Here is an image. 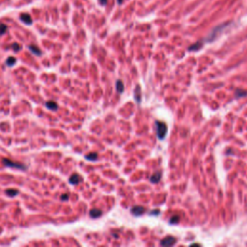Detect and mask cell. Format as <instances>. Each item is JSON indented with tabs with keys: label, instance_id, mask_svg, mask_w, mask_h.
<instances>
[{
	"label": "cell",
	"instance_id": "52a82bcc",
	"mask_svg": "<svg viewBox=\"0 0 247 247\" xmlns=\"http://www.w3.org/2000/svg\"><path fill=\"white\" fill-rule=\"evenodd\" d=\"M69 182L71 183L72 184H77L79 182H80V177H79L77 174H74V175L71 176V178H69Z\"/></svg>",
	"mask_w": 247,
	"mask_h": 247
},
{
	"label": "cell",
	"instance_id": "9c48e42d",
	"mask_svg": "<svg viewBox=\"0 0 247 247\" xmlns=\"http://www.w3.org/2000/svg\"><path fill=\"white\" fill-rule=\"evenodd\" d=\"M116 89L118 93H123L124 92V83L122 80H118L116 82Z\"/></svg>",
	"mask_w": 247,
	"mask_h": 247
},
{
	"label": "cell",
	"instance_id": "5b68a950",
	"mask_svg": "<svg viewBox=\"0 0 247 247\" xmlns=\"http://www.w3.org/2000/svg\"><path fill=\"white\" fill-rule=\"evenodd\" d=\"M20 19H21L25 24H27V25H31L33 22L32 19H31V16L28 15V14H22V15H20Z\"/></svg>",
	"mask_w": 247,
	"mask_h": 247
},
{
	"label": "cell",
	"instance_id": "7a4b0ae2",
	"mask_svg": "<svg viewBox=\"0 0 247 247\" xmlns=\"http://www.w3.org/2000/svg\"><path fill=\"white\" fill-rule=\"evenodd\" d=\"M3 164L8 166V167H11V168H17V169H20V170H25L26 169V166L21 164V163H17V162H14L12 160H10L8 158H3Z\"/></svg>",
	"mask_w": 247,
	"mask_h": 247
},
{
	"label": "cell",
	"instance_id": "603a6c76",
	"mask_svg": "<svg viewBox=\"0 0 247 247\" xmlns=\"http://www.w3.org/2000/svg\"><path fill=\"white\" fill-rule=\"evenodd\" d=\"M117 1H118V3H119V4H122V3H123V1H124V0H117Z\"/></svg>",
	"mask_w": 247,
	"mask_h": 247
},
{
	"label": "cell",
	"instance_id": "d6986e66",
	"mask_svg": "<svg viewBox=\"0 0 247 247\" xmlns=\"http://www.w3.org/2000/svg\"><path fill=\"white\" fill-rule=\"evenodd\" d=\"M12 48L15 51H19V50H20V46L19 44H14L13 46H12Z\"/></svg>",
	"mask_w": 247,
	"mask_h": 247
},
{
	"label": "cell",
	"instance_id": "8992f818",
	"mask_svg": "<svg viewBox=\"0 0 247 247\" xmlns=\"http://www.w3.org/2000/svg\"><path fill=\"white\" fill-rule=\"evenodd\" d=\"M161 178V172H155L154 175L151 177V182L152 183H156L160 180Z\"/></svg>",
	"mask_w": 247,
	"mask_h": 247
},
{
	"label": "cell",
	"instance_id": "8fae6325",
	"mask_svg": "<svg viewBox=\"0 0 247 247\" xmlns=\"http://www.w3.org/2000/svg\"><path fill=\"white\" fill-rule=\"evenodd\" d=\"M86 159L91 160V161H95L98 159V154H96V152H91V154L86 155Z\"/></svg>",
	"mask_w": 247,
	"mask_h": 247
},
{
	"label": "cell",
	"instance_id": "2e32d148",
	"mask_svg": "<svg viewBox=\"0 0 247 247\" xmlns=\"http://www.w3.org/2000/svg\"><path fill=\"white\" fill-rule=\"evenodd\" d=\"M200 47H201V44L198 43V44H193V46H191V47L188 48V49H189V50H196V49H199Z\"/></svg>",
	"mask_w": 247,
	"mask_h": 247
},
{
	"label": "cell",
	"instance_id": "5bb4252c",
	"mask_svg": "<svg viewBox=\"0 0 247 247\" xmlns=\"http://www.w3.org/2000/svg\"><path fill=\"white\" fill-rule=\"evenodd\" d=\"M17 193H19V191L16 189H7L6 190V194L10 197H15Z\"/></svg>",
	"mask_w": 247,
	"mask_h": 247
},
{
	"label": "cell",
	"instance_id": "ba28073f",
	"mask_svg": "<svg viewBox=\"0 0 247 247\" xmlns=\"http://www.w3.org/2000/svg\"><path fill=\"white\" fill-rule=\"evenodd\" d=\"M102 214V210H97V208H95V210H92L91 211H90V216H91L92 218H98Z\"/></svg>",
	"mask_w": 247,
	"mask_h": 247
},
{
	"label": "cell",
	"instance_id": "9a60e30c",
	"mask_svg": "<svg viewBox=\"0 0 247 247\" xmlns=\"http://www.w3.org/2000/svg\"><path fill=\"white\" fill-rule=\"evenodd\" d=\"M16 60L15 57H9L8 59H7L6 64L8 66H10V67H12V66H14L16 64Z\"/></svg>",
	"mask_w": 247,
	"mask_h": 247
},
{
	"label": "cell",
	"instance_id": "ac0fdd59",
	"mask_svg": "<svg viewBox=\"0 0 247 247\" xmlns=\"http://www.w3.org/2000/svg\"><path fill=\"white\" fill-rule=\"evenodd\" d=\"M236 97H242V96H246V92L242 91V90H236Z\"/></svg>",
	"mask_w": 247,
	"mask_h": 247
},
{
	"label": "cell",
	"instance_id": "4fadbf2b",
	"mask_svg": "<svg viewBox=\"0 0 247 247\" xmlns=\"http://www.w3.org/2000/svg\"><path fill=\"white\" fill-rule=\"evenodd\" d=\"M29 49L32 51L35 55H41L42 54V51L39 49V47H37L35 46H29Z\"/></svg>",
	"mask_w": 247,
	"mask_h": 247
},
{
	"label": "cell",
	"instance_id": "277c9868",
	"mask_svg": "<svg viewBox=\"0 0 247 247\" xmlns=\"http://www.w3.org/2000/svg\"><path fill=\"white\" fill-rule=\"evenodd\" d=\"M131 213L134 215H136V216H139V215L143 214L145 213V208L141 206H135L131 208Z\"/></svg>",
	"mask_w": 247,
	"mask_h": 247
},
{
	"label": "cell",
	"instance_id": "7c38bea8",
	"mask_svg": "<svg viewBox=\"0 0 247 247\" xmlns=\"http://www.w3.org/2000/svg\"><path fill=\"white\" fill-rule=\"evenodd\" d=\"M135 100H137V102H140V100H141V94H140V86H137L136 87V89H135Z\"/></svg>",
	"mask_w": 247,
	"mask_h": 247
},
{
	"label": "cell",
	"instance_id": "e0dca14e",
	"mask_svg": "<svg viewBox=\"0 0 247 247\" xmlns=\"http://www.w3.org/2000/svg\"><path fill=\"white\" fill-rule=\"evenodd\" d=\"M6 31H7V26L5 24H0V35L5 34Z\"/></svg>",
	"mask_w": 247,
	"mask_h": 247
},
{
	"label": "cell",
	"instance_id": "30bf717a",
	"mask_svg": "<svg viewBox=\"0 0 247 247\" xmlns=\"http://www.w3.org/2000/svg\"><path fill=\"white\" fill-rule=\"evenodd\" d=\"M46 106L47 107L48 109H50V110H56L58 108L57 103L54 102H47Z\"/></svg>",
	"mask_w": 247,
	"mask_h": 247
},
{
	"label": "cell",
	"instance_id": "44dd1931",
	"mask_svg": "<svg viewBox=\"0 0 247 247\" xmlns=\"http://www.w3.org/2000/svg\"><path fill=\"white\" fill-rule=\"evenodd\" d=\"M68 199H69V195H67V194H65V195L61 196V200L62 201H67Z\"/></svg>",
	"mask_w": 247,
	"mask_h": 247
},
{
	"label": "cell",
	"instance_id": "7402d4cb",
	"mask_svg": "<svg viewBox=\"0 0 247 247\" xmlns=\"http://www.w3.org/2000/svg\"><path fill=\"white\" fill-rule=\"evenodd\" d=\"M99 1H100V3L102 5H105L106 3H107V0H99Z\"/></svg>",
	"mask_w": 247,
	"mask_h": 247
},
{
	"label": "cell",
	"instance_id": "ffe728a7",
	"mask_svg": "<svg viewBox=\"0 0 247 247\" xmlns=\"http://www.w3.org/2000/svg\"><path fill=\"white\" fill-rule=\"evenodd\" d=\"M179 216H176V217H172L171 218V220H170V223L173 224V223H177V222L179 221Z\"/></svg>",
	"mask_w": 247,
	"mask_h": 247
},
{
	"label": "cell",
	"instance_id": "3957f363",
	"mask_svg": "<svg viewBox=\"0 0 247 247\" xmlns=\"http://www.w3.org/2000/svg\"><path fill=\"white\" fill-rule=\"evenodd\" d=\"M174 243H176V238H173V236H166L165 238H163L160 244L161 245H166V246H171Z\"/></svg>",
	"mask_w": 247,
	"mask_h": 247
},
{
	"label": "cell",
	"instance_id": "6da1fadb",
	"mask_svg": "<svg viewBox=\"0 0 247 247\" xmlns=\"http://www.w3.org/2000/svg\"><path fill=\"white\" fill-rule=\"evenodd\" d=\"M156 131H158V137L159 139H163L167 133V126L163 122H156Z\"/></svg>",
	"mask_w": 247,
	"mask_h": 247
}]
</instances>
